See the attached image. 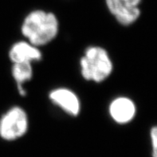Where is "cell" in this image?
Masks as SVG:
<instances>
[{
  "label": "cell",
  "mask_w": 157,
  "mask_h": 157,
  "mask_svg": "<svg viewBox=\"0 0 157 157\" xmlns=\"http://www.w3.org/2000/svg\"><path fill=\"white\" fill-rule=\"evenodd\" d=\"M30 127L26 111L19 105H14L0 117V138L13 142L26 135Z\"/></svg>",
  "instance_id": "obj_3"
},
{
  "label": "cell",
  "mask_w": 157,
  "mask_h": 157,
  "mask_svg": "<svg viewBox=\"0 0 157 157\" xmlns=\"http://www.w3.org/2000/svg\"><path fill=\"white\" fill-rule=\"evenodd\" d=\"M108 110L113 121L120 125L130 123L136 114L135 102L125 96H119L113 98L109 105Z\"/></svg>",
  "instance_id": "obj_6"
},
{
  "label": "cell",
  "mask_w": 157,
  "mask_h": 157,
  "mask_svg": "<svg viewBox=\"0 0 157 157\" xmlns=\"http://www.w3.org/2000/svg\"><path fill=\"white\" fill-rule=\"evenodd\" d=\"M48 98L53 105L67 115L77 117L82 111V102L74 90L66 87L53 89L48 94Z\"/></svg>",
  "instance_id": "obj_5"
},
{
  "label": "cell",
  "mask_w": 157,
  "mask_h": 157,
  "mask_svg": "<svg viewBox=\"0 0 157 157\" xmlns=\"http://www.w3.org/2000/svg\"><path fill=\"white\" fill-rule=\"evenodd\" d=\"M11 75L16 83L18 94L25 97L27 94L26 90L24 89L23 85L26 82H30L34 76L33 64L30 62H20L12 63Z\"/></svg>",
  "instance_id": "obj_8"
},
{
  "label": "cell",
  "mask_w": 157,
  "mask_h": 157,
  "mask_svg": "<svg viewBox=\"0 0 157 157\" xmlns=\"http://www.w3.org/2000/svg\"><path fill=\"white\" fill-rule=\"evenodd\" d=\"M80 73L87 82L101 83L109 78L114 70L109 53L102 46H90L79 60Z\"/></svg>",
  "instance_id": "obj_2"
},
{
  "label": "cell",
  "mask_w": 157,
  "mask_h": 157,
  "mask_svg": "<svg viewBox=\"0 0 157 157\" xmlns=\"http://www.w3.org/2000/svg\"><path fill=\"white\" fill-rule=\"evenodd\" d=\"M60 30L58 16L43 9L30 11L22 20L20 31L24 39L41 48L57 38Z\"/></svg>",
  "instance_id": "obj_1"
},
{
  "label": "cell",
  "mask_w": 157,
  "mask_h": 157,
  "mask_svg": "<svg viewBox=\"0 0 157 157\" xmlns=\"http://www.w3.org/2000/svg\"><path fill=\"white\" fill-rule=\"evenodd\" d=\"M106 8L116 21L124 26L135 23L141 14L142 0H105Z\"/></svg>",
  "instance_id": "obj_4"
},
{
  "label": "cell",
  "mask_w": 157,
  "mask_h": 157,
  "mask_svg": "<svg viewBox=\"0 0 157 157\" xmlns=\"http://www.w3.org/2000/svg\"><path fill=\"white\" fill-rule=\"evenodd\" d=\"M8 57L12 63L30 62L33 64L41 62L43 54L39 47L24 39L12 44L8 52Z\"/></svg>",
  "instance_id": "obj_7"
},
{
  "label": "cell",
  "mask_w": 157,
  "mask_h": 157,
  "mask_svg": "<svg viewBox=\"0 0 157 157\" xmlns=\"http://www.w3.org/2000/svg\"><path fill=\"white\" fill-rule=\"evenodd\" d=\"M151 141V156L157 157V125L153 126L150 130Z\"/></svg>",
  "instance_id": "obj_9"
}]
</instances>
